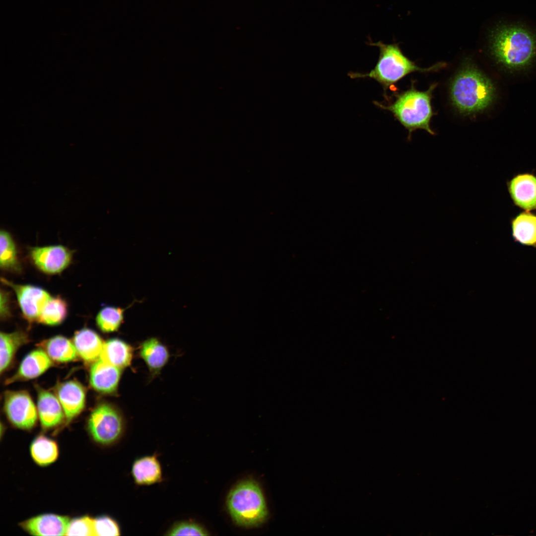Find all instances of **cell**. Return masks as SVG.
Instances as JSON below:
<instances>
[{
	"label": "cell",
	"instance_id": "27",
	"mask_svg": "<svg viewBox=\"0 0 536 536\" xmlns=\"http://www.w3.org/2000/svg\"><path fill=\"white\" fill-rule=\"evenodd\" d=\"M206 531L201 525L190 521H180L174 524L167 531V536H206Z\"/></svg>",
	"mask_w": 536,
	"mask_h": 536
},
{
	"label": "cell",
	"instance_id": "23",
	"mask_svg": "<svg viewBox=\"0 0 536 536\" xmlns=\"http://www.w3.org/2000/svg\"><path fill=\"white\" fill-rule=\"evenodd\" d=\"M30 452L33 459L41 466L48 465L54 462L59 453L56 443L44 436H39L33 441Z\"/></svg>",
	"mask_w": 536,
	"mask_h": 536
},
{
	"label": "cell",
	"instance_id": "13",
	"mask_svg": "<svg viewBox=\"0 0 536 536\" xmlns=\"http://www.w3.org/2000/svg\"><path fill=\"white\" fill-rule=\"evenodd\" d=\"M509 190L516 205L526 210L536 209V177L519 175L510 182Z\"/></svg>",
	"mask_w": 536,
	"mask_h": 536
},
{
	"label": "cell",
	"instance_id": "20",
	"mask_svg": "<svg viewBox=\"0 0 536 536\" xmlns=\"http://www.w3.org/2000/svg\"><path fill=\"white\" fill-rule=\"evenodd\" d=\"M0 339V371L2 373L10 364L16 351L28 340L27 335L21 331L1 333Z\"/></svg>",
	"mask_w": 536,
	"mask_h": 536
},
{
	"label": "cell",
	"instance_id": "12",
	"mask_svg": "<svg viewBox=\"0 0 536 536\" xmlns=\"http://www.w3.org/2000/svg\"><path fill=\"white\" fill-rule=\"evenodd\" d=\"M121 369L101 359L92 365L90 371V383L96 391L103 394L114 393L118 387Z\"/></svg>",
	"mask_w": 536,
	"mask_h": 536
},
{
	"label": "cell",
	"instance_id": "5",
	"mask_svg": "<svg viewBox=\"0 0 536 536\" xmlns=\"http://www.w3.org/2000/svg\"><path fill=\"white\" fill-rule=\"evenodd\" d=\"M228 510L234 522L245 527L262 524L268 514L261 488L252 480L241 482L230 492L227 500Z\"/></svg>",
	"mask_w": 536,
	"mask_h": 536
},
{
	"label": "cell",
	"instance_id": "18",
	"mask_svg": "<svg viewBox=\"0 0 536 536\" xmlns=\"http://www.w3.org/2000/svg\"><path fill=\"white\" fill-rule=\"evenodd\" d=\"M132 355L130 345L120 339L112 338L104 342L99 358L122 369L130 364Z\"/></svg>",
	"mask_w": 536,
	"mask_h": 536
},
{
	"label": "cell",
	"instance_id": "2",
	"mask_svg": "<svg viewBox=\"0 0 536 536\" xmlns=\"http://www.w3.org/2000/svg\"><path fill=\"white\" fill-rule=\"evenodd\" d=\"M369 44L379 49V57L376 66L369 73L350 72L348 75L353 79L372 78L380 83L385 90L411 72L436 71L446 65L445 63H439L428 68H421L407 58L397 44H386L381 41Z\"/></svg>",
	"mask_w": 536,
	"mask_h": 536
},
{
	"label": "cell",
	"instance_id": "30",
	"mask_svg": "<svg viewBox=\"0 0 536 536\" xmlns=\"http://www.w3.org/2000/svg\"><path fill=\"white\" fill-rule=\"evenodd\" d=\"M8 300V297L7 293L1 290L0 308L1 318H6L9 314Z\"/></svg>",
	"mask_w": 536,
	"mask_h": 536
},
{
	"label": "cell",
	"instance_id": "6",
	"mask_svg": "<svg viewBox=\"0 0 536 536\" xmlns=\"http://www.w3.org/2000/svg\"><path fill=\"white\" fill-rule=\"evenodd\" d=\"M124 429L122 416L113 406L98 404L88 421V429L94 440L102 445L112 444L119 440Z\"/></svg>",
	"mask_w": 536,
	"mask_h": 536
},
{
	"label": "cell",
	"instance_id": "19",
	"mask_svg": "<svg viewBox=\"0 0 536 536\" xmlns=\"http://www.w3.org/2000/svg\"><path fill=\"white\" fill-rule=\"evenodd\" d=\"M42 346L50 358L57 362L71 361L78 355L73 343L62 335H57L44 341Z\"/></svg>",
	"mask_w": 536,
	"mask_h": 536
},
{
	"label": "cell",
	"instance_id": "11",
	"mask_svg": "<svg viewBox=\"0 0 536 536\" xmlns=\"http://www.w3.org/2000/svg\"><path fill=\"white\" fill-rule=\"evenodd\" d=\"M57 395L67 422L79 414L84 408L85 391L78 382L69 381L60 384L57 389Z\"/></svg>",
	"mask_w": 536,
	"mask_h": 536
},
{
	"label": "cell",
	"instance_id": "3",
	"mask_svg": "<svg viewBox=\"0 0 536 536\" xmlns=\"http://www.w3.org/2000/svg\"><path fill=\"white\" fill-rule=\"evenodd\" d=\"M491 48L497 60L511 67L528 64L536 48L535 35L520 25H501L492 32Z\"/></svg>",
	"mask_w": 536,
	"mask_h": 536
},
{
	"label": "cell",
	"instance_id": "26",
	"mask_svg": "<svg viewBox=\"0 0 536 536\" xmlns=\"http://www.w3.org/2000/svg\"><path fill=\"white\" fill-rule=\"evenodd\" d=\"M123 310L118 307L107 306L101 309L96 318L97 326L104 333L117 331L123 322Z\"/></svg>",
	"mask_w": 536,
	"mask_h": 536
},
{
	"label": "cell",
	"instance_id": "14",
	"mask_svg": "<svg viewBox=\"0 0 536 536\" xmlns=\"http://www.w3.org/2000/svg\"><path fill=\"white\" fill-rule=\"evenodd\" d=\"M46 353L39 349L27 354L22 361L15 374L6 381L7 384L33 379L43 373L52 365L50 357Z\"/></svg>",
	"mask_w": 536,
	"mask_h": 536
},
{
	"label": "cell",
	"instance_id": "4",
	"mask_svg": "<svg viewBox=\"0 0 536 536\" xmlns=\"http://www.w3.org/2000/svg\"><path fill=\"white\" fill-rule=\"evenodd\" d=\"M493 93L490 81L472 66L460 70L450 87L454 105L460 112L466 114L478 112L487 107L492 101Z\"/></svg>",
	"mask_w": 536,
	"mask_h": 536
},
{
	"label": "cell",
	"instance_id": "22",
	"mask_svg": "<svg viewBox=\"0 0 536 536\" xmlns=\"http://www.w3.org/2000/svg\"><path fill=\"white\" fill-rule=\"evenodd\" d=\"M140 355L149 369L155 371L160 370L169 358L167 348L155 338L148 339L143 343Z\"/></svg>",
	"mask_w": 536,
	"mask_h": 536
},
{
	"label": "cell",
	"instance_id": "25",
	"mask_svg": "<svg viewBox=\"0 0 536 536\" xmlns=\"http://www.w3.org/2000/svg\"><path fill=\"white\" fill-rule=\"evenodd\" d=\"M0 266L12 271L21 270L15 242L10 234L5 230H1L0 232Z\"/></svg>",
	"mask_w": 536,
	"mask_h": 536
},
{
	"label": "cell",
	"instance_id": "1",
	"mask_svg": "<svg viewBox=\"0 0 536 536\" xmlns=\"http://www.w3.org/2000/svg\"><path fill=\"white\" fill-rule=\"evenodd\" d=\"M433 83L424 91L416 90L412 84L408 90L397 96L395 101L388 106L378 102L379 107L392 112L395 117L408 131L407 139H411V133L417 129H423L431 135L435 133L430 123L434 115L431 101L432 93L437 86Z\"/></svg>",
	"mask_w": 536,
	"mask_h": 536
},
{
	"label": "cell",
	"instance_id": "21",
	"mask_svg": "<svg viewBox=\"0 0 536 536\" xmlns=\"http://www.w3.org/2000/svg\"><path fill=\"white\" fill-rule=\"evenodd\" d=\"M515 240L526 245H536V216L528 212L519 215L512 222Z\"/></svg>",
	"mask_w": 536,
	"mask_h": 536
},
{
	"label": "cell",
	"instance_id": "24",
	"mask_svg": "<svg viewBox=\"0 0 536 536\" xmlns=\"http://www.w3.org/2000/svg\"><path fill=\"white\" fill-rule=\"evenodd\" d=\"M67 313V306L63 299L51 297L44 306L37 321L46 325H58L63 322Z\"/></svg>",
	"mask_w": 536,
	"mask_h": 536
},
{
	"label": "cell",
	"instance_id": "8",
	"mask_svg": "<svg viewBox=\"0 0 536 536\" xmlns=\"http://www.w3.org/2000/svg\"><path fill=\"white\" fill-rule=\"evenodd\" d=\"M29 255L33 263L42 271L48 274L58 273L69 265L72 252L61 245L34 247Z\"/></svg>",
	"mask_w": 536,
	"mask_h": 536
},
{
	"label": "cell",
	"instance_id": "29",
	"mask_svg": "<svg viewBox=\"0 0 536 536\" xmlns=\"http://www.w3.org/2000/svg\"><path fill=\"white\" fill-rule=\"evenodd\" d=\"M94 529L95 536H117L121 533L117 522L106 516L94 519Z\"/></svg>",
	"mask_w": 536,
	"mask_h": 536
},
{
	"label": "cell",
	"instance_id": "7",
	"mask_svg": "<svg viewBox=\"0 0 536 536\" xmlns=\"http://www.w3.org/2000/svg\"><path fill=\"white\" fill-rule=\"evenodd\" d=\"M4 409L9 420L19 428L30 429L36 423V408L25 391L7 392L4 396Z\"/></svg>",
	"mask_w": 536,
	"mask_h": 536
},
{
	"label": "cell",
	"instance_id": "28",
	"mask_svg": "<svg viewBox=\"0 0 536 536\" xmlns=\"http://www.w3.org/2000/svg\"><path fill=\"white\" fill-rule=\"evenodd\" d=\"M66 536H95L94 519L85 516L72 520Z\"/></svg>",
	"mask_w": 536,
	"mask_h": 536
},
{
	"label": "cell",
	"instance_id": "16",
	"mask_svg": "<svg viewBox=\"0 0 536 536\" xmlns=\"http://www.w3.org/2000/svg\"><path fill=\"white\" fill-rule=\"evenodd\" d=\"M73 343L78 355L85 361L90 362L99 358L104 342L95 332L84 328L75 333Z\"/></svg>",
	"mask_w": 536,
	"mask_h": 536
},
{
	"label": "cell",
	"instance_id": "9",
	"mask_svg": "<svg viewBox=\"0 0 536 536\" xmlns=\"http://www.w3.org/2000/svg\"><path fill=\"white\" fill-rule=\"evenodd\" d=\"M1 280L15 291L24 317L29 322L37 321L44 306L51 297L50 295L39 287L15 284L4 278Z\"/></svg>",
	"mask_w": 536,
	"mask_h": 536
},
{
	"label": "cell",
	"instance_id": "10",
	"mask_svg": "<svg viewBox=\"0 0 536 536\" xmlns=\"http://www.w3.org/2000/svg\"><path fill=\"white\" fill-rule=\"evenodd\" d=\"M68 517L47 514L31 518L20 523L25 531L34 536H63L67 531Z\"/></svg>",
	"mask_w": 536,
	"mask_h": 536
},
{
	"label": "cell",
	"instance_id": "15",
	"mask_svg": "<svg viewBox=\"0 0 536 536\" xmlns=\"http://www.w3.org/2000/svg\"><path fill=\"white\" fill-rule=\"evenodd\" d=\"M37 410L41 425L44 428H50L60 424L65 415L58 398L43 390H39L38 392Z\"/></svg>",
	"mask_w": 536,
	"mask_h": 536
},
{
	"label": "cell",
	"instance_id": "17",
	"mask_svg": "<svg viewBox=\"0 0 536 536\" xmlns=\"http://www.w3.org/2000/svg\"><path fill=\"white\" fill-rule=\"evenodd\" d=\"M132 474L137 485H151L161 482V467L156 455L135 460L132 467Z\"/></svg>",
	"mask_w": 536,
	"mask_h": 536
}]
</instances>
